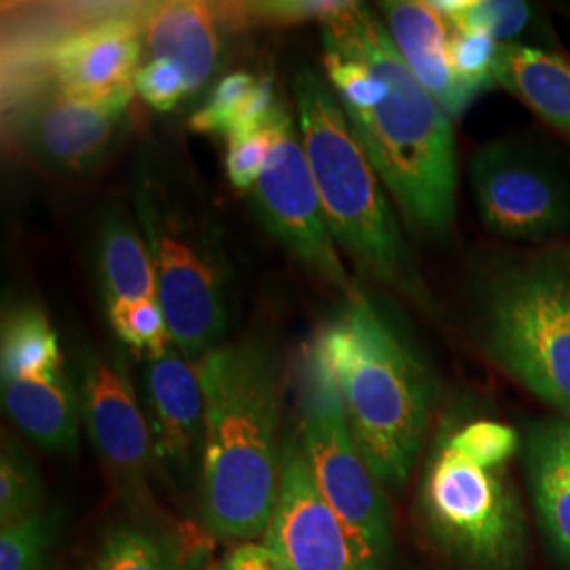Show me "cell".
Segmentation results:
<instances>
[{
    "label": "cell",
    "instance_id": "obj_1",
    "mask_svg": "<svg viewBox=\"0 0 570 570\" xmlns=\"http://www.w3.org/2000/svg\"><path fill=\"white\" fill-rule=\"evenodd\" d=\"M195 367L205 400V527L223 539L256 541L279 494L282 360L265 341L242 338L209 351Z\"/></svg>",
    "mask_w": 570,
    "mask_h": 570
},
{
    "label": "cell",
    "instance_id": "obj_2",
    "mask_svg": "<svg viewBox=\"0 0 570 570\" xmlns=\"http://www.w3.org/2000/svg\"><path fill=\"white\" fill-rule=\"evenodd\" d=\"M322 41L367 63L387 82L370 110L345 112L376 176L407 218L431 230L449 228L456 202V153L449 115L410 72L387 26L357 2L322 23Z\"/></svg>",
    "mask_w": 570,
    "mask_h": 570
},
{
    "label": "cell",
    "instance_id": "obj_3",
    "mask_svg": "<svg viewBox=\"0 0 570 570\" xmlns=\"http://www.w3.org/2000/svg\"><path fill=\"white\" fill-rule=\"evenodd\" d=\"M313 341L336 379L367 468L383 489H404L431 416L425 367L360 292L346 296V305Z\"/></svg>",
    "mask_w": 570,
    "mask_h": 570
},
{
    "label": "cell",
    "instance_id": "obj_4",
    "mask_svg": "<svg viewBox=\"0 0 570 570\" xmlns=\"http://www.w3.org/2000/svg\"><path fill=\"white\" fill-rule=\"evenodd\" d=\"M144 4H9L2 11V106L35 91L87 100L136 91Z\"/></svg>",
    "mask_w": 570,
    "mask_h": 570
},
{
    "label": "cell",
    "instance_id": "obj_5",
    "mask_svg": "<svg viewBox=\"0 0 570 570\" xmlns=\"http://www.w3.org/2000/svg\"><path fill=\"white\" fill-rule=\"evenodd\" d=\"M131 202L171 343L197 366L220 346L228 326V258L220 228L195 186L169 161L138 164Z\"/></svg>",
    "mask_w": 570,
    "mask_h": 570
},
{
    "label": "cell",
    "instance_id": "obj_6",
    "mask_svg": "<svg viewBox=\"0 0 570 570\" xmlns=\"http://www.w3.org/2000/svg\"><path fill=\"white\" fill-rule=\"evenodd\" d=\"M298 131L334 242L379 279L410 289L406 245L362 144L324 79H294Z\"/></svg>",
    "mask_w": 570,
    "mask_h": 570
},
{
    "label": "cell",
    "instance_id": "obj_7",
    "mask_svg": "<svg viewBox=\"0 0 570 570\" xmlns=\"http://www.w3.org/2000/svg\"><path fill=\"white\" fill-rule=\"evenodd\" d=\"M298 412L308 468L345 529L357 567L389 570L393 532L387 494L353 440L336 379L315 341L298 360Z\"/></svg>",
    "mask_w": 570,
    "mask_h": 570
},
{
    "label": "cell",
    "instance_id": "obj_8",
    "mask_svg": "<svg viewBox=\"0 0 570 570\" xmlns=\"http://www.w3.org/2000/svg\"><path fill=\"white\" fill-rule=\"evenodd\" d=\"M489 348L497 364L570 421V268L553 258L492 287Z\"/></svg>",
    "mask_w": 570,
    "mask_h": 570
},
{
    "label": "cell",
    "instance_id": "obj_9",
    "mask_svg": "<svg viewBox=\"0 0 570 570\" xmlns=\"http://www.w3.org/2000/svg\"><path fill=\"white\" fill-rule=\"evenodd\" d=\"M423 515L433 541L469 570L522 569L527 518L505 468H482L446 442L423 482Z\"/></svg>",
    "mask_w": 570,
    "mask_h": 570
},
{
    "label": "cell",
    "instance_id": "obj_10",
    "mask_svg": "<svg viewBox=\"0 0 570 570\" xmlns=\"http://www.w3.org/2000/svg\"><path fill=\"white\" fill-rule=\"evenodd\" d=\"M294 121L279 104L273 121V144L263 174L252 188V202L266 230L301 263L346 296L357 292L327 228L324 207L313 180L305 146Z\"/></svg>",
    "mask_w": 570,
    "mask_h": 570
},
{
    "label": "cell",
    "instance_id": "obj_11",
    "mask_svg": "<svg viewBox=\"0 0 570 570\" xmlns=\"http://www.w3.org/2000/svg\"><path fill=\"white\" fill-rule=\"evenodd\" d=\"M131 94L106 100L35 91L2 106L4 144L60 171H89L102 164L121 134Z\"/></svg>",
    "mask_w": 570,
    "mask_h": 570
},
{
    "label": "cell",
    "instance_id": "obj_12",
    "mask_svg": "<svg viewBox=\"0 0 570 570\" xmlns=\"http://www.w3.org/2000/svg\"><path fill=\"white\" fill-rule=\"evenodd\" d=\"M471 184L482 220L503 237L546 239L569 228V184L522 146H482L471 161Z\"/></svg>",
    "mask_w": 570,
    "mask_h": 570
},
{
    "label": "cell",
    "instance_id": "obj_13",
    "mask_svg": "<svg viewBox=\"0 0 570 570\" xmlns=\"http://www.w3.org/2000/svg\"><path fill=\"white\" fill-rule=\"evenodd\" d=\"M77 389L94 449L122 484L142 487L155 452L146 414L121 355L87 351Z\"/></svg>",
    "mask_w": 570,
    "mask_h": 570
},
{
    "label": "cell",
    "instance_id": "obj_14",
    "mask_svg": "<svg viewBox=\"0 0 570 570\" xmlns=\"http://www.w3.org/2000/svg\"><path fill=\"white\" fill-rule=\"evenodd\" d=\"M265 541L294 570H360L341 520L315 484L298 433L285 444L277 505Z\"/></svg>",
    "mask_w": 570,
    "mask_h": 570
},
{
    "label": "cell",
    "instance_id": "obj_15",
    "mask_svg": "<svg viewBox=\"0 0 570 570\" xmlns=\"http://www.w3.org/2000/svg\"><path fill=\"white\" fill-rule=\"evenodd\" d=\"M142 391L155 461L178 484H188L204 463L205 400L197 367L171 343L144 357Z\"/></svg>",
    "mask_w": 570,
    "mask_h": 570
},
{
    "label": "cell",
    "instance_id": "obj_16",
    "mask_svg": "<svg viewBox=\"0 0 570 570\" xmlns=\"http://www.w3.org/2000/svg\"><path fill=\"white\" fill-rule=\"evenodd\" d=\"M223 30L228 28L220 2L167 0L144 4V51L150 60L180 66L190 96L204 89L220 63Z\"/></svg>",
    "mask_w": 570,
    "mask_h": 570
},
{
    "label": "cell",
    "instance_id": "obj_17",
    "mask_svg": "<svg viewBox=\"0 0 570 570\" xmlns=\"http://www.w3.org/2000/svg\"><path fill=\"white\" fill-rule=\"evenodd\" d=\"M391 41L410 72L446 110L461 115L484 87L463 81L449 61L450 23L429 2H383Z\"/></svg>",
    "mask_w": 570,
    "mask_h": 570
},
{
    "label": "cell",
    "instance_id": "obj_18",
    "mask_svg": "<svg viewBox=\"0 0 570 570\" xmlns=\"http://www.w3.org/2000/svg\"><path fill=\"white\" fill-rule=\"evenodd\" d=\"M2 404L11 421L41 449L72 452L79 442L81 400L63 372L2 381Z\"/></svg>",
    "mask_w": 570,
    "mask_h": 570
},
{
    "label": "cell",
    "instance_id": "obj_19",
    "mask_svg": "<svg viewBox=\"0 0 570 570\" xmlns=\"http://www.w3.org/2000/svg\"><path fill=\"white\" fill-rule=\"evenodd\" d=\"M492 79L570 136V61L534 47L503 42Z\"/></svg>",
    "mask_w": 570,
    "mask_h": 570
},
{
    "label": "cell",
    "instance_id": "obj_20",
    "mask_svg": "<svg viewBox=\"0 0 570 570\" xmlns=\"http://www.w3.org/2000/svg\"><path fill=\"white\" fill-rule=\"evenodd\" d=\"M98 271L106 306L134 305L157 298V277L136 216L110 209L98 239Z\"/></svg>",
    "mask_w": 570,
    "mask_h": 570
},
{
    "label": "cell",
    "instance_id": "obj_21",
    "mask_svg": "<svg viewBox=\"0 0 570 570\" xmlns=\"http://www.w3.org/2000/svg\"><path fill=\"white\" fill-rule=\"evenodd\" d=\"M527 480L539 527L570 569V468L548 423L530 431Z\"/></svg>",
    "mask_w": 570,
    "mask_h": 570
},
{
    "label": "cell",
    "instance_id": "obj_22",
    "mask_svg": "<svg viewBox=\"0 0 570 570\" xmlns=\"http://www.w3.org/2000/svg\"><path fill=\"white\" fill-rule=\"evenodd\" d=\"M63 372L60 338L39 306H13L0 334V381Z\"/></svg>",
    "mask_w": 570,
    "mask_h": 570
},
{
    "label": "cell",
    "instance_id": "obj_23",
    "mask_svg": "<svg viewBox=\"0 0 570 570\" xmlns=\"http://www.w3.org/2000/svg\"><path fill=\"white\" fill-rule=\"evenodd\" d=\"M42 480L35 461L13 438L0 452V522L2 529L42 511Z\"/></svg>",
    "mask_w": 570,
    "mask_h": 570
},
{
    "label": "cell",
    "instance_id": "obj_24",
    "mask_svg": "<svg viewBox=\"0 0 570 570\" xmlns=\"http://www.w3.org/2000/svg\"><path fill=\"white\" fill-rule=\"evenodd\" d=\"M351 2L327 0H273V2H220L228 32L249 26H294L303 21L320 23L341 16Z\"/></svg>",
    "mask_w": 570,
    "mask_h": 570
},
{
    "label": "cell",
    "instance_id": "obj_25",
    "mask_svg": "<svg viewBox=\"0 0 570 570\" xmlns=\"http://www.w3.org/2000/svg\"><path fill=\"white\" fill-rule=\"evenodd\" d=\"M91 570H178V564L155 534L119 527L104 537Z\"/></svg>",
    "mask_w": 570,
    "mask_h": 570
},
{
    "label": "cell",
    "instance_id": "obj_26",
    "mask_svg": "<svg viewBox=\"0 0 570 570\" xmlns=\"http://www.w3.org/2000/svg\"><path fill=\"white\" fill-rule=\"evenodd\" d=\"M108 317L122 345L138 353L140 360L171 345L167 320L159 301L110 306Z\"/></svg>",
    "mask_w": 570,
    "mask_h": 570
},
{
    "label": "cell",
    "instance_id": "obj_27",
    "mask_svg": "<svg viewBox=\"0 0 570 570\" xmlns=\"http://www.w3.org/2000/svg\"><path fill=\"white\" fill-rule=\"evenodd\" d=\"M58 515L37 513L0 534V570H41L42 558L56 539Z\"/></svg>",
    "mask_w": 570,
    "mask_h": 570
},
{
    "label": "cell",
    "instance_id": "obj_28",
    "mask_svg": "<svg viewBox=\"0 0 570 570\" xmlns=\"http://www.w3.org/2000/svg\"><path fill=\"white\" fill-rule=\"evenodd\" d=\"M256 82L249 72H230L223 77L212 87L204 106L190 117V129L197 134L226 138Z\"/></svg>",
    "mask_w": 570,
    "mask_h": 570
},
{
    "label": "cell",
    "instance_id": "obj_29",
    "mask_svg": "<svg viewBox=\"0 0 570 570\" xmlns=\"http://www.w3.org/2000/svg\"><path fill=\"white\" fill-rule=\"evenodd\" d=\"M450 446L482 468H505L518 450V433L494 421H475L450 435Z\"/></svg>",
    "mask_w": 570,
    "mask_h": 570
},
{
    "label": "cell",
    "instance_id": "obj_30",
    "mask_svg": "<svg viewBox=\"0 0 570 570\" xmlns=\"http://www.w3.org/2000/svg\"><path fill=\"white\" fill-rule=\"evenodd\" d=\"M530 21V7L518 0H469V7L449 20L452 28L484 32L494 41L520 35Z\"/></svg>",
    "mask_w": 570,
    "mask_h": 570
},
{
    "label": "cell",
    "instance_id": "obj_31",
    "mask_svg": "<svg viewBox=\"0 0 570 570\" xmlns=\"http://www.w3.org/2000/svg\"><path fill=\"white\" fill-rule=\"evenodd\" d=\"M497 53L499 42L489 35L450 26L449 61L459 79L487 87L492 79Z\"/></svg>",
    "mask_w": 570,
    "mask_h": 570
},
{
    "label": "cell",
    "instance_id": "obj_32",
    "mask_svg": "<svg viewBox=\"0 0 570 570\" xmlns=\"http://www.w3.org/2000/svg\"><path fill=\"white\" fill-rule=\"evenodd\" d=\"M136 91L159 112L174 110L190 96L183 68L169 60H148L136 75Z\"/></svg>",
    "mask_w": 570,
    "mask_h": 570
},
{
    "label": "cell",
    "instance_id": "obj_33",
    "mask_svg": "<svg viewBox=\"0 0 570 570\" xmlns=\"http://www.w3.org/2000/svg\"><path fill=\"white\" fill-rule=\"evenodd\" d=\"M282 104V102H279ZM277 115V112H275ZM275 121V117H273ZM273 121L266 127L265 131L249 136L244 140H233L228 142V153H226V176L230 184L239 190L254 188L258 183L263 167L273 144Z\"/></svg>",
    "mask_w": 570,
    "mask_h": 570
},
{
    "label": "cell",
    "instance_id": "obj_34",
    "mask_svg": "<svg viewBox=\"0 0 570 570\" xmlns=\"http://www.w3.org/2000/svg\"><path fill=\"white\" fill-rule=\"evenodd\" d=\"M277 108H279V102L275 100L273 79L265 77V79L256 82V87L247 96L244 108H242L239 117L233 122L226 140L228 142L244 140V138L265 131L266 127L273 121Z\"/></svg>",
    "mask_w": 570,
    "mask_h": 570
},
{
    "label": "cell",
    "instance_id": "obj_35",
    "mask_svg": "<svg viewBox=\"0 0 570 570\" xmlns=\"http://www.w3.org/2000/svg\"><path fill=\"white\" fill-rule=\"evenodd\" d=\"M220 570H294L282 551L266 541H245L225 558Z\"/></svg>",
    "mask_w": 570,
    "mask_h": 570
},
{
    "label": "cell",
    "instance_id": "obj_36",
    "mask_svg": "<svg viewBox=\"0 0 570 570\" xmlns=\"http://www.w3.org/2000/svg\"><path fill=\"white\" fill-rule=\"evenodd\" d=\"M548 428H550L551 435H553V440H556V444H558V449L562 452V456H564V461H567V465L570 468V421L569 419H564V421H550L548 423Z\"/></svg>",
    "mask_w": 570,
    "mask_h": 570
},
{
    "label": "cell",
    "instance_id": "obj_37",
    "mask_svg": "<svg viewBox=\"0 0 570 570\" xmlns=\"http://www.w3.org/2000/svg\"><path fill=\"white\" fill-rule=\"evenodd\" d=\"M216 570H220V567H218V569H216Z\"/></svg>",
    "mask_w": 570,
    "mask_h": 570
}]
</instances>
